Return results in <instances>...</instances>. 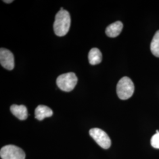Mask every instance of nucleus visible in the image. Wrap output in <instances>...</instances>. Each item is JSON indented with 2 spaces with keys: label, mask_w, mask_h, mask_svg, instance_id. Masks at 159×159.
<instances>
[{
  "label": "nucleus",
  "mask_w": 159,
  "mask_h": 159,
  "mask_svg": "<svg viewBox=\"0 0 159 159\" xmlns=\"http://www.w3.org/2000/svg\"><path fill=\"white\" fill-rule=\"evenodd\" d=\"M150 50L154 56L159 58V30L154 34L151 42Z\"/></svg>",
  "instance_id": "obj_11"
},
{
  "label": "nucleus",
  "mask_w": 159,
  "mask_h": 159,
  "mask_svg": "<svg viewBox=\"0 0 159 159\" xmlns=\"http://www.w3.org/2000/svg\"><path fill=\"white\" fill-rule=\"evenodd\" d=\"M53 112L51 108L43 105L39 106L35 110V118L41 121L45 118L52 116Z\"/></svg>",
  "instance_id": "obj_9"
},
{
  "label": "nucleus",
  "mask_w": 159,
  "mask_h": 159,
  "mask_svg": "<svg viewBox=\"0 0 159 159\" xmlns=\"http://www.w3.org/2000/svg\"><path fill=\"white\" fill-rule=\"evenodd\" d=\"M89 134L101 148L107 149L111 146V140L104 131L100 129L93 128L89 131Z\"/></svg>",
  "instance_id": "obj_5"
},
{
  "label": "nucleus",
  "mask_w": 159,
  "mask_h": 159,
  "mask_svg": "<svg viewBox=\"0 0 159 159\" xmlns=\"http://www.w3.org/2000/svg\"><path fill=\"white\" fill-rule=\"evenodd\" d=\"M4 2H6V3H11L12 2H13V1L12 0H10V1H3Z\"/></svg>",
  "instance_id": "obj_13"
},
{
  "label": "nucleus",
  "mask_w": 159,
  "mask_h": 159,
  "mask_svg": "<svg viewBox=\"0 0 159 159\" xmlns=\"http://www.w3.org/2000/svg\"><path fill=\"white\" fill-rule=\"evenodd\" d=\"M89 61L91 65L98 64L102 61V54L97 48H93L89 53Z\"/></svg>",
  "instance_id": "obj_10"
},
{
  "label": "nucleus",
  "mask_w": 159,
  "mask_h": 159,
  "mask_svg": "<svg viewBox=\"0 0 159 159\" xmlns=\"http://www.w3.org/2000/svg\"><path fill=\"white\" fill-rule=\"evenodd\" d=\"M151 144L154 148L159 149V133L153 136L151 139Z\"/></svg>",
  "instance_id": "obj_12"
},
{
  "label": "nucleus",
  "mask_w": 159,
  "mask_h": 159,
  "mask_svg": "<svg viewBox=\"0 0 159 159\" xmlns=\"http://www.w3.org/2000/svg\"><path fill=\"white\" fill-rule=\"evenodd\" d=\"M71 24L70 15L67 10L61 8L57 12L54 23V31L57 36L63 37L68 33Z\"/></svg>",
  "instance_id": "obj_1"
},
{
  "label": "nucleus",
  "mask_w": 159,
  "mask_h": 159,
  "mask_svg": "<svg viewBox=\"0 0 159 159\" xmlns=\"http://www.w3.org/2000/svg\"><path fill=\"white\" fill-rule=\"evenodd\" d=\"M2 159H25V154L21 148L14 145L5 146L1 149Z\"/></svg>",
  "instance_id": "obj_4"
},
{
  "label": "nucleus",
  "mask_w": 159,
  "mask_h": 159,
  "mask_svg": "<svg viewBox=\"0 0 159 159\" xmlns=\"http://www.w3.org/2000/svg\"><path fill=\"white\" fill-rule=\"evenodd\" d=\"M123 28V24L121 21H116L109 25L106 29V34L111 38H114L119 35Z\"/></svg>",
  "instance_id": "obj_7"
},
{
  "label": "nucleus",
  "mask_w": 159,
  "mask_h": 159,
  "mask_svg": "<svg viewBox=\"0 0 159 159\" xmlns=\"http://www.w3.org/2000/svg\"><path fill=\"white\" fill-rule=\"evenodd\" d=\"M117 94L121 100H127L133 96L134 91V85L132 80L128 77L120 80L117 85Z\"/></svg>",
  "instance_id": "obj_2"
},
{
  "label": "nucleus",
  "mask_w": 159,
  "mask_h": 159,
  "mask_svg": "<svg viewBox=\"0 0 159 159\" xmlns=\"http://www.w3.org/2000/svg\"><path fill=\"white\" fill-rule=\"evenodd\" d=\"M78 79L74 73L61 74L58 77L57 85L60 90L66 92L72 91L77 83Z\"/></svg>",
  "instance_id": "obj_3"
},
{
  "label": "nucleus",
  "mask_w": 159,
  "mask_h": 159,
  "mask_svg": "<svg viewBox=\"0 0 159 159\" xmlns=\"http://www.w3.org/2000/svg\"><path fill=\"white\" fill-rule=\"evenodd\" d=\"M10 110L12 114L18 119L24 120L28 117L27 109L24 105L13 104L10 107Z\"/></svg>",
  "instance_id": "obj_8"
},
{
  "label": "nucleus",
  "mask_w": 159,
  "mask_h": 159,
  "mask_svg": "<svg viewBox=\"0 0 159 159\" xmlns=\"http://www.w3.org/2000/svg\"><path fill=\"white\" fill-rule=\"evenodd\" d=\"M0 63L4 68L8 70H12L14 68V57L11 51L6 48H1Z\"/></svg>",
  "instance_id": "obj_6"
}]
</instances>
